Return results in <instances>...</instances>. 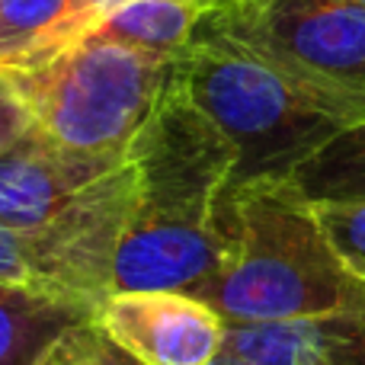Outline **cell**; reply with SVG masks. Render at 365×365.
Returning a JSON list of instances; mask_svg holds the SVG:
<instances>
[{
	"label": "cell",
	"mask_w": 365,
	"mask_h": 365,
	"mask_svg": "<svg viewBox=\"0 0 365 365\" xmlns=\"http://www.w3.org/2000/svg\"><path fill=\"white\" fill-rule=\"evenodd\" d=\"M138 205L115 253L113 292H202L234 253L231 141L180 81L135 138Z\"/></svg>",
	"instance_id": "6da1fadb"
},
{
	"label": "cell",
	"mask_w": 365,
	"mask_h": 365,
	"mask_svg": "<svg viewBox=\"0 0 365 365\" xmlns=\"http://www.w3.org/2000/svg\"><path fill=\"white\" fill-rule=\"evenodd\" d=\"M182 93L237 154L234 189L289 182L343 128L365 122V100L321 87L221 36L199 32L180 55Z\"/></svg>",
	"instance_id": "7a4b0ae2"
},
{
	"label": "cell",
	"mask_w": 365,
	"mask_h": 365,
	"mask_svg": "<svg viewBox=\"0 0 365 365\" xmlns=\"http://www.w3.org/2000/svg\"><path fill=\"white\" fill-rule=\"evenodd\" d=\"M362 295L365 282L343 266L314 205L292 182L234 189V253L202 292L225 321H321Z\"/></svg>",
	"instance_id": "3957f363"
},
{
	"label": "cell",
	"mask_w": 365,
	"mask_h": 365,
	"mask_svg": "<svg viewBox=\"0 0 365 365\" xmlns=\"http://www.w3.org/2000/svg\"><path fill=\"white\" fill-rule=\"evenodd\" d=\"M177 64L180 55L90 32L38 68L4 74L42 138L83 154H128L177 83Z\"/></svg>",
	"instance_id": "277c9868"
},
{
	"label": "cell",
	"mask_w": 365,
	"mask_h": 365,
	"mask_svg": "<svg viewBox=\"0 0 365 365\" xmlns=\"http://www.w3.org/2000/svg\"><path fill=\"white\" fill-rule=\"evenodd\" d=\"M138 205V164L90 186L74 208L42 227H10L0 221V279L48 295L96 304L113 295L115 253Z\"/></svg>",
	"instance_id": "5b68a950"
},
{
	"label": "cell",
	"mask_w": 365,
	"mask_h": 365,
	"mask_svg": "<svg viewBox=\"0 0 365 365\" xmlns=\"http://www.w3.org/2000/svg\"><path fill=\"white\" fill-rule=\"evenodd\" d=\"M199 32L231 38L304 81L365 100L362 0H215Z\"/></svg>",
	"instance_id": "8992f818"
},
{
	"label": "cell",
	"mask_w": 365,
	"mask_h": 365,
	"mask_svg": "<svg viewBox=\"0 0 365 365\" xmlns=\"http://www.w3.org/2000/svg\"><path fill=\"white\" fill-rule=\"evenodd\" d=\"M90 324L135 365H215L225 356L227 321L186 292H113Z\"/></svg>",
	"instance_id": "52a82bcc"
},
{
	"label": "cell",
	"mask_w": 365,
	"mask_h": 365,
	"mask_svg": "<svg viewBox=\"0 0 365 365\" xmlns=\"http://www.w3.org/2000/svg\"><path fill=\"white\" fill-rule=\"evenodd\" d=\"M128 154H83L29 132L0 151V221L10 227H42L61 218L81 195L113 170Z\"/></svg>",
	"instance_id": "ba28073f"
},
{
	"label": "cell",
	"mask_w": 365,
	"mask_h": 365,
	"mask_svg": "<svg viewBox=\"0 0 365 365\" xmlns=\"http://www.w3.org/2000/svg\"><path fill=\"white\" fill-rule=\"evenodd\" d=\"M119 0H0V71L58 58L100 29Z\"/></svg>",
	"instance_id": "9c48e42d"
},
{
	"label": "cell",
	"mask_w": 365,
	"mask_h": 365,
	"mask_svg": "<svg viewBox=\"0 0 365 365\" xmlns=\"http://www.w3.org/2000/svg\"><path fill=\"white\" fill-rule=\"evenodd\" d=\"M90 317L93 304L0 279V365H38L64 334Z\"/></svg>",
	"instance_id": "30bf717a"
},
{
	"label": "cell",
	"mask_w": 365,
	"mask_h": 365,
	"mask_svg": "<svg viewBox=\"0 0 365 365\" xmlns=\"http://www.w3.org/2000/svg\"><path fill=\"white\" fill-rule=\"evenodd\" d=\"M202 16L205 0H119L96 32L158 55H182L199 36Z\"/></svg>",
	"instance_id": "8fae6325"
},
{
	"label": "cell",
	"mask_w": 365,
	"mask_h": 365,
	"mask_svg": "<svg viewBox=\"0 0 365 365\" xmlns=\"http://www.w3.org/2000/svg\"><path fill=\"white\" fill-rule=\"evenodd\" d=\"M225 356L244 365H330L321 321H227Z\"/></svg>",
	"instance_id": "7c38bea8"
},
{
	"label": "cell",
	"mask_w": 365,
	"mask_h": 365,
	"mask_svg": "<svg viewBox=\"0 0 365 365\" xmlns=\"http://www.w3.org/2000/svg\"><path fill=\"white\" fill-rule=\"evenodd\" d=\"M289 182L311 205L365 202V122L343 128Z\"/></svg>",
	"instance_id": "4fadbf2b"
},
{
	"label": "cell",
	"mask_w": 365,
	"mask_h": 365,
	"mask_svg": "<svg viewBox=\"0 0 365 365\" xmlns=\"http://www.w3.org/2000/svg\"><path fill=\"white\" fill-rule=\"evenodd\" d=\"M314 215L343 266L365 282V202H321Z\"/></svg>",
	"instance_id": "5bb4252c"
},
{
	"label": "cell",
	"mask_w": 365,
	"mask_h": 365,
	"mask_svg": "<svg viewBox=\"0 0 365 365\" xmlns=\"http://www.w3.org/2000/svg\"><path fill=\"white\" fill-rule=\"evenodd\" d=\"M38 365H115V353L93 330V324H83V327L64 334L38 359Z\"/></svg>",
	"instance_id": "9a60e30c"
},
{
	"label": "cell",
	"mask_w": 365,
	"mask_h": 365,
	"mask_svg": "<svg viewBox=\"0 0 365 365\" xmlns=\"http://www.w3.org/2000/svg\"><path fill=\"white\" fill-rule=\"evenodd\" d=\"M330 365H365V295L349 311L327 317Z\"/></svg>",
	"instance_id": "2e32d148"
},
{
	"label": "cell",
	"mask_w": 365,
	"mask_h": 365,
	"mask_svg": "<svg viewBox=\"0 0 365 365\" xmlns=\"http://www.w3.org/2000/svg\"><path fill=\"white\" fill-rule=\"evenodd\" d=\"M32 132V115L26 109V103L19 100V93L13 90L10 77L0 71V151L10 145H16L19 138Z\"/></svg>",
	"instance_id": "e0dca14e"
},
{
	"label": "cell",
	"mask_w": 365,
	"mask_h": 365,
	"mask_svg": "<svg viewBox=\"0 0 365 365\" xmlns=\"http://www.w3.org/2000/svg\"><path fill=\"white\" fill-rule=\"evenodd\" d=\"M113 353H115V349H113ZM115 365H135V362H132V359H125V356H119V353H115ZM215 365H244V362L231 359V356H221V359L215 362Z\"/></svg>",
	"instance_id": "ac0fdd59"
},
{
	"label": "cell",
	"mask_w": 365,
	"mask_h": 365,
	"mask_svg": "<svg viewBox=\"0 0 365 365\" xmlns=\"http://www.w3.org/2000/svg\"><path fill=\"white\" fill-rule=\"evenodd\" d=\"M215 4V0H205V10H208V6H212Z\"/></svg>",
	"instance_id": "d6986e66"
},
{
	"label": "cell",
	"mask_w": 365,
	"mask_h": 365,
	"mask_svg": "<svg viewBox=\"0 0 365 365\" xmlns=\"http://www.w3.org/2000/svg\"><path fill=\"white\" fill-rule=\"evenodd\" d=\"M362 4H365V0H362Z\"/></svg>",
	"instance_id": "ffe728a7"
}]
</instances>
